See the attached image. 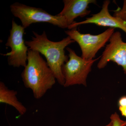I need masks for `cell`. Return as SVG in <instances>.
I'll return each instance as SVG.
<instances>
[{
	"mask_svg": "<svg viewBox=\"0 0 126 126\" xmlns=\"http://www.w3.org/2000/svg\"><path fill=\"white\" fill-rule=\"evenodd\" d=\"M34 36L25 43L29 49L38 52L46 59V62L52 70L58 83L64 86L65 83L63 67L67 62L68 56L65 54L64 49L75 41L67 36L59 41H52L47 37L45 31L41 34L33 31Z\"/></svg>",
	"mask_w": 126,
	"mask_h": 126,
	"instance_id": "cell-1",
	"label": "cell"
},
{
	"mask_svg": "<svg viewBox=\"0 0 126 126\" xmlns=\"http://www.w3.org/2000/svg\"><path fill=\"white\" fill-rule=\"evenodd\" d=\"M26 88L31 89L34 97L39 99L56 82L52 70L38 52L29 49L27 65L21 73Z\"/></svg>",
	"mask_w": 126,
	"mask_h": 126,
	"instance_id": "cell-2",
	"label": "cell"
},
{
	"mask_svg": "<svg viewBox=\"0 0 126 126\" xmlns=\"http://www.w3.org/2000/svg\"><path fill=\"white\" fill-rule=\"evenodd\" d=\"M10 9L14 16L19 19L25 29L32 24L39 23H49L62 29L69 26L64 16L53 15L41 8L16 2L11 5Z\"/></svg>",
	"mask_w": 126,
	"mask_h": 126,
	"instance_id": "cell-3",
	"label": "cell"
},
{
	"mask_svg": "<svg viewBox=\"0 0 126 126\" xmlns=\"http://www.w3.org/2000/svg\"><path fill=\"white\" fill-rule=\"evenodd\" d=\"M66 49L68 52L69 59L62 69L65 80L64 87L77 84L87 86V79L92 70V66L101 56L97 58L86 60L77 55L72 49L67 47Z\"/></svg>",
	"mask_w": 126,
	"mask_h": 126,
	"instance_id": "cell-4",
	"label": "cell"
},
{
	"mask_svg": "<svg viewBox=\"0 0 126 126\" xmlns=\"http://www.w3.org/2000/svg\"><path fill=\"white\" fill-rule=\"evenodd\" d=\"M114 28H109L99 34H82L75 27L65 31L70 38L77 42L82 51L83 58L92 60L99 50L104 47L115 31Z\"/></svg>",
	"mask_w": 126,
	"mask_h": 126,
	"instance_id": "cell-5",
	"label": "cell"
},
{
	"mask_svg": "<svg viewBox=\"0 0 126 126\" xmlns=\"http://www.w3.org/2000/svg\"><path fill=\"white\" fill-rule=\"evenodd\" d=\"M25 30L12 19L11 29L5 44L6 47L11 48V51L1 55L8 56V64L14 67H25L27 65L29 49L24 39Z\"/></svg>",
	"mask_w": 126,
	"mask_h": 126,
	"instance_id": "cell-6",
	"label": "cell"
},
{
	"mask_svg": "<svg viewBox=\"0 0 126 126\" xmlns=\"http://www.w3.org/2000/svg\"><path fill=\"white\" fill-rule=\"evenodd\" d=\"M98 63L97 68H103L108 62L112 61L121 66L126 75V43L123 41L119 31L113 33Z\"/></svg>",
	"mask_w": 126,
	"mask_h": 126,
	"instance_id": "cell-7",
	"label": "cell"
},
{
	"mask_svg": "<svg viewBox=\"0 0 126 126\" xmlns=\"http://www.w3.org/2000/svg\"><path fill=\"white\" fill-rule=\"evenodd\" d=\"M110 1L106 0L103 1L101 11L97 14L92 15L91 17L86 18V20L81 22H75L68 29L70 30L79 26L86 24H94L98 26L118 28L126 33V23L119 18L110 15L109 10V6Z\"/></svg>",
	"mask_w": 126,
	"mask_h": 126,
	"instance_id": "cell-8",
	"label": "cell"
},
{
	"mask_svg": "<svg viewBox=\"0 0 126 126\" xmlns=\"http://www.w3.org/2000/svg\"><path fill=\"white\" fill-rule=\"evenodd\" d=\"M64 7L58 15L64 16L69 26L75 21L78 17H83L89 15L88 10L90 4H96V0H63ZM68 26V27H69Z\"/></svg>",
	"mask_w": 126,
	"mask_h": 126,
	"instance_id": "cell-9",
	"label": "cell"
},
{
	"mask_svg": "<svg viewBox=\"0 0 126 126\" xmlns=\"http://www.w3.org/2000/svg\"><path fill=\"white\" fill-rule=\"evenodd\" d=\"M17 91L9 89L2 82H0V102L12 106L21 115H24L27 109L18 101Z\"/></svg>",
	"mask_w": 126,
	"mask_h": 126,
	"instance_id": "cell-10",
	"label": "cell"
},
{
	"mask_svg": "<svg viewBox=\"0 0 126 126\" xmlns=\"http://www.w3.org/2000/svg\"><path fill=\"white\" fill-rule=\"evenodd\" d=\"M113 16L119 18L126 23V0H124L122 8H118L115 11Z\"/></svg>",
	"mask_w": 126,
	"mask_h": 126,
	"instance_id": "cell-11",
	"label": "cell"
},
{
	"mask_svg": "<svg viewBox=\"0 0 126 126\" xmlns=\"http://www.w3.org/2000/svg\"><path fill=\"white\" fill-rule=\"evenodd\" d=\"M110 118L112 126H126V121L121 119L117 112L112 114Z\"/></svg>",
	"mask_w": 126,
	"mask_h": 126,
	"instance_id": "cell-12",
	"label": "cell"
},
{
	"mask_svg": "<svg viewBox=\"0 0 126 126\" xmlns=\"http://www.w3.org/2000/svg\"><path fill=\"white\" fill-rule=\"evenodd\" d=\"M118 107H122L126 106V95L122 96L119 98L118 102Z\"/></svg>",
	"mask_w": 126,
	"mask_h": 126,
	"instance_id": "cell-13",
	"label": "cell"
},
{
	"mask_svg": "<svg viewBox=\"0 0 126 126\" xmlns=\"http://www.w3.org/2000/svg\"><path fill=\"white\" fill-rule=\"evenodd\" d=\"M119 110L122 116L126 118V106L122 107H119Z\"/></svg>",
	"mask_w": 126,
	"mask_h": 126,
	"instance_id": "cell-14",
	"label": "cell"
},
{
	"mask_svg": "<svg viewBox=\"0 0 126 126\" xmlns=\"http://www.w3.org/2000/svg\"><path fill=\"white\" fill-rule=\"evenodd\" d=\"M112 126V123L111 122H110L109 124H107V125H106V126Z\"/></svg>",
	"mask_w": 126,
	"mask_h": 126,
	"instance_id": "cell-15",
	"label": "cell"
}]
</instances>
